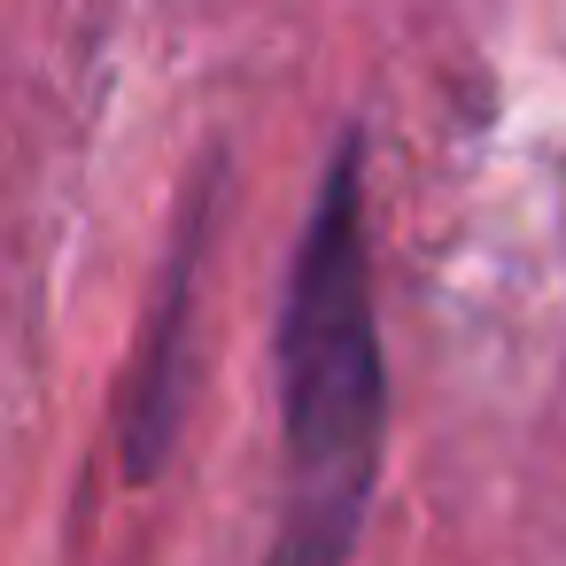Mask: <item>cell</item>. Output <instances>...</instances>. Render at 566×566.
Here are the masks:
<instances>
[{
	"label": "cell",
	"mask_w": 566,
	"mask_h": 566,
	"mask_svg": "<svg viewBox=\"0 0 566 566\" xmlns=\"http://www.w3.org/2000/svg\"><path fill=\"white\" fill-rule=\"evenodd\" d=\"M280 419H287V473H280V527L264 566H349L365 535V504L380 481V427H388V373H380V318H373V264H365V133L349 125L326 156L287 311H280Z\"/></svg>",
	"instance_id": "6da1fadb"
},
{
	"label": "cell",
	"mask_w": 566,
	"mask_h": 566,
	"mask_svg": "<svg viewBox=\"0 0 566 566\" xmlns=\"http://www.w3.org/2000/svg\"><path fill=\"white\" fill-rule=\"evenodd\" d=\"M195 272H202V233L187 226V241H179V256L164 272V295H156V318H148V349H140L133 380H125V434H117V450H125L133 481H156V465L171 450V427H179V396H187L179 388V334H187Z\"/></svg>",
	"instance_id": "7a4b0ae2"
}]
</instances>
